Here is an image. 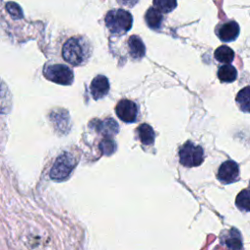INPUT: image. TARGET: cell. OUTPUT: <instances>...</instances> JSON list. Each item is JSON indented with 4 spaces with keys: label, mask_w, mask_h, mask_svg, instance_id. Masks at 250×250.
<instances>
[{
    "label": "cell",
    "mask_w": 250,
    "mask_h": 250,
    "mask_svg": "<svg viewBox=\"0 0 250 250\" xmlns=\"http://www.w3.org/2000/svg\"><path fill=\"white\" fill-rule=\"evenodd\" d=\"M92 53L91 45L83 37H72L62 47L63 59L72 65H80L88 61Z\"/></svg>",
    "instance_id": "cell-1"
},
{
    "label": "cell",
    "mask_w": 250,
    "mask_h": 250,
    "mask_svg": "<svg viewBox=\"0 0 250 250\" xmlns=\"http://www.w3.org/2000/svg\"><path fill=\"white\" fill-rule=\"evenodd\" d=\"M104 22L111 33L124 34L131 29L133 17L126 10L113 9L108 11L105 15Z\"/></svg>",
    "instance_id": "cell-2"
},
{
    "label": "cell",
    "mask_w": 250,
    "mask_h": 250,
    "mask_svg": "<svg viewBox=\"0 0 250 250\" xmlns=\"http://www.w3.org/2000/svg\"><path fill=\"white\" fill-rule=\"evenodd\" d=\"M179 158L183 166L196 167L204 161V151L200 146L188 141L180 147Z\"/></svg>",
    "instance_id": "cell-3"
},
{
    "label": "cell",
    "mask_w": 250,
    "mask_h": 250,
    "mask_svg": "<svg viewBox=\"0 0 250 250\" xmlns=\"http://www.w3.org/2000/svg\"><path fill=\"white\" fill-rule=\"evenodd\" d=\"M75 166V157L68 152H63L56 159L50 171V177L54 181H63L70 175Z\"/></svg>",
    "instance_id": "cell-4"
},
{
    "label": "cell",
    "mask_w": 250,
    "mask_h": 250,
    "mask_svg": "<svg viewBox=\"0 0 250 250\" xmlns=\"http://www.w3.org/2000/svg\"><path fill=\"white\" fill-rule=\"evenodd\" d=\"M44 76L55 83L70 85L73 81L72 70L64 64H52L44 69Z\"/></svg>",
    "instance_id": "cell-5"
},
{
    "label": "cell",
    "mask_w": 250,
    "mask_h": 250,
    "mask_svg": "<svg viewBox=\"0 0 250 250\" xmlns=\"http://www.w3.org/2000/svg\"><path fill=\"white\" fill-rule=\"evenodd\" d=\"M115 113L121 121L125 123H133L138 119L139 107L133 101L123 99L116 104Z\"/></svg>",
    "instance_id": "cell-6"
},
{
    "label": "cell",
    "mask_w": 250,
    "mask_h": 250,
    "mask_svg": "<svg viewBox=\"0 0 250 250\" xmlns=\"http://www.w3.org/2000/svg\"><path fill=\"white\" fill-rule=\"evenodd\" d=\"M239 178L238 164L233 160H227L221 164L217 173V179L224 185L234 183Z\"/></svg>",
    "instance_id": "cell-7"
},
{
    "label": "cell",
    "mask_w": 250,
    "mask_h": 250,
    "mask_svg": "<svg viewBox=\"0 0 250 250\" xmlns=\"http://www.w3.org/2000/svg\"><path fill=\"white\" fill-rule=\"evenodd\" d=\"M240 28L238 23L233 20H229L223 22H220L215 29V32L220 40L224 42H230L234 41L238 34Z\"/></svg>",
    "instance_id": "cell-8"
},
{
    "label": "cell",
    "mask_w": 250,
    "mask_h": 250,
    "mask_svg": "<svg viewBox=\"0 0 250 250\" xmlns=\"http://www.w3.org/2000/svg\"><path fill=\"white\" fill-rule=\"evenodd\" d=\"M90 91L94 100H100L105 97L109 91V82L104 75L96 76L90 85Z\"/></svg>",
    "instance_id": "cell-9"
},
{
    "label": "cell",
    "mask_w": 250,
    "mask_h": 250,
    "mask_svg": "<svg viewBox=\"0 0 250 250\" xmlns=\"http://www.w3.org/2000/svg\"><path fill=\"white\" fill-rule=\"evenodd\" d=\"M221 243L225 244L227 248L229 249H241L242 237L236 229H230L229 230H224L221 234Z\"/></svg>",
    "instance_id": "cell-10"
},
{
    "label": "cell",
    "mask_w": 250,
    "mask_h": 250,
    "mask_svg": "<svg viewBox=\"0 0 250 250\" xmlns=\"http://www.w3.org/2000/svg\"><path fill=\"white\" fill-rule=\"evenodd\" d=\"M92 123H94V128L102 135L105 136V138H110L118 132V124L111 118H106L103 121L94 120Z\"/></svg>",
    "instance_id": "cell-11"
},
{
    "label": "cell",
    "mask_w": 250,
    "mask_h": 250,
    "mask_svg": "<svg viewBox=\"0 0 250 250\" xmlns=\"http://www.w3.org/2000/svg\"><path fill=\"white\" fill-rule=\"evenodd\" d=\"M129 53L135 60L142 59L146 54V47L142 39L138 35H131L128 39Z\"/></svg>",
    "instance_id": "cell-12"
},
{
    "label": "cell",
    "mask_w": 250,
    "mask_h": 250,
    "mask_svg": "<svg viewBox=\"0 0 250 250\" xmlns=\"http://www.w3.org/2000/svg\"><path fill=\"white\" fill-rule=\"evenodd\" d=\"M145 20L149 28L158 30L162 25L163 15L155 7H150L147 9V11L145 15Z\"/></svg>",
    "instance_id": "cell-13"
},
{
    "label": "cell",
    "mask_w": 250,
    "mask_h": 250,
    "mask_svg": "<svg viewBox=\"0 0 250 250\" xmlns=\"http://www.w3.org/2000/svg\"><path fill=\"white\" fill-rule=\"evenodd\" d=\"M136 135L145 146H150L154 142L155 134L153 129L146 123H142L136 129Z\"/></svg>",
    "instance_id": "cell-14"
},
{
    "label": "cell",
    "mask_w": 250,
    "mask_h": 250,
    "mask_svg": "<svg viewBox=\"0 0 250 250\" xmlns=\"http://www.w3.org/2000/svg\"><path fill=\"white\" fill-rule=\"evenodd\" d=\"M12 108V95L8 86L0 79V113L6 114Z\"/></svg>",
    "instance_id": "cell-15"
},
{
    "label": "cell",
    "mask_w": 250,
    "mask_h": 250,
    "mask_svg": "<svg viewBox=\"0 0 250 250\" xmlns=\"http://www.w3.org/2000/svg\"><path fill=\"white\" fill-rule=\"evenodd\" d=\"M217 76L221 82L230 83L233 82L237 77V71L235 67L229 63H225L220 66L217 71Z\"/></svg>",
    "instance_id": "cell-16"
},
{
    "label": "cell",
    "mask_w": 250,
    "mask_h": 250,
    "mask_svg": "<svg viewBox=\"0 0 250 250\" xmlns=\"http://www.w3.org/2000/svg\"><path fill=\"white\" fill-rule=\"evenodd\" d=\"M214 58L216 61L223 63H229L234 59V52L227 45L219 46L214 52Z\"/></svg>",
    "instance_id": "cell-17"
},
{
    "label": "cell",
    "mask_w": 250,
    "mask_h": 250,
    "mask_svg": "<svg viewBox=\"0 0 250 250\" xmlns=\"http://www.w3.org/2000/svg\"><path fill=\"white\" fill-rule=\"evenodd\" d=\"M235 102L242 111L250 112V86L244 87L237 93Z\"/></svg>",
    "instance_id": "cell-18"
},
{
    "label": "cell",
    "mask_w": 250,
    "mask_h": 250,
    "mask_svg": "<svg viewBox=\"0 0 250 250\" xmlns=\"http://www.w3.org/2000/svg\"><path fill=\"white\" fill-rule=\"evenodd\" d=\"M235 204L239 210L250 212V189H242L235 198Z\"/></svg>",
    "instance_id": "cell-19"
},
{
    "label": "cell",
    "mask_w": 250,
    "mask_h": 250,
    "mask_svg": "<svg viewBox=\"0 0 250 250\" xmlns=\"http://www.w3.org/2000/svg\"><path fill=\"white\" fill-rule=\"evenodd\" d=\"M153 6L161 13L167 14L177 7V0H153Z\"/></svg>",
    "instance_id": "cell-20"
},
{
    "label": "cell",
    "mask_w": 250,
    "mask_h": 250,
    "mask_svg": "<svg viewBox=\"0 0 250 250\" xmlns=\"http://www.w3.org/2000/svg\"><path fill=\"white\" fill-rule=\"evenodd\" d=\"M115 147H116L115 143L111 139H109V138L104 139L101 142V144H100V148H101L102 152L104 154H105V155H109L112 152H114L115 151Z\"/></svg>",
    "instance_id": "cell-21"
},
{
    "label": "cell",
    "mask_w": 250,
    "mask_h": 250,
    "mask_svg": "<svg viewBox=\"0 0 250 250\" xmlns=\"http://www.w3.org/2000/svg\"><path fill=\"white\" fill-rule=\"evenodd\" d=\"M6 10L9 14L15 19H21L23 17L21 8L15 2H7L6 3Z\"/></svg>",
    "instance_id": "cell-22"
},
{
    "label": "cell",
    "mask_w": 250,
    "mask_h": 250,
    "mask_svg": "<svg viewBox=\"0 0 250 250\" xmlns=\"http://www.w3.org/2000/svg\"><path fill=\"white\" fill-rule=\"evenodd\" d=\"M117 2H118L120 5H123V6H125V7L132 8V7H134V6L139 2V0H117Z\"/></svg>",
    "instance_id": "cell-23"
},
{
    "label": "cell",
    "mask_w": 250,
    "mask_h": 250,
    "mask_svg": "<svg viewBox=\"0 0 250 250\" xmlns=\"http://www.w3.org/2000/svg\"><path fill=\"white\" fill-rule=\"evenodd\" d=\"M249 188H250V182H249Z\"/></svg>",
    "instance_id": "cell-24"
}]
</instances>
